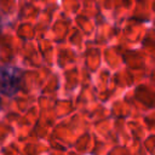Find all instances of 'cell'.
Instances as JSON below:
<instances>
[{
  "label": "cell",
  "instance_id": "cell-1",
  "mask_svg": "<svg viewBox=\"0 0 155 155\" xmlns=\"http://www.w3.org/2000/svg\"><path fill=\"white\" fill-rule=\"evenodd\" d=\"M19 70L15 67H0V92L6 96H15L19 91Z\"/></svg>",
  "mask_w": 155,
  "mask_h": 155
}]
</instances>
